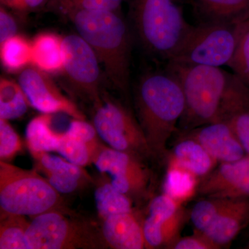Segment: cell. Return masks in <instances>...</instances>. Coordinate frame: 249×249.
I'll return each mask as SVG.
<instances>
[{"label": "cell", "mask_w": 249, "mask_h": 249, "mask_svg": "<svg viewBox=\"0 0 249 249\" xmlns=\"http://www.w3.org/2000/svg\"><path fill=\"white\" fill-rule=\"evenodd\" d=\"M165 67L179 80L184 93L180 132L229 122L249 109V86L235 73L219 67L178 62H167Z\"/></svg>", "instance_id": "6da1fadb"}, {"label": "cell", "mask_w": 249, "mask_h": 249, "mask_svg": "<svg viewBox=\"0 0 249 249\" xmlns=\"http://www.w3.org/2000/svg\"><path fill=\"white\" fill-rule=\"evenodd\" d=\"M137 118L155 158L168 155L167 145L185 109L179 80L165 67L141 77L134 94Z\"/></svg>", "instance_id": "7a4b0ae2"}, {"label": "cell", "mask_w": 249, "mask_h": 249, "mask_svg": "<svg viewBox=\"0 0 249 249\" xmlns=\"http://www.w3.org/2000/svg\"><path fill=\"white\" fill-rule=\"evenodd\" d=\"M64 14L93 49L111 85L124 94L128 93L131 37L124 18L112 11L71 10Z\"/></svg>", "instance_id": "3957f363"}, {"label": "cell", "mask_w": 249, "mask_h": 249, "mask_svg": "<svg viewBox=\"0 0 249 249\" xmlns=\"http://www.w3.org/2000/svg\"><path fill=\"white\" fill-rule=\"evenodd\" d=\"M130 14L142 47L166 63L175 56L193 27L185 19L179 0H132Z\"/></svg>", "instance_id": "277c9868"}, {"label": "cell", "mask_w": 249, "mask_h": 249, "mask_svg": "<svg viewBox=\"0 0 249 249\" xmlns=\"http://www.w3.org/2000/svg\"><path fill=\"white\" fill-rule=\"evenodd\" d=\"M52 211L69 212L61 194L37 170L0 160V214L31 218Z\"/></svg>", "instance_id": "5b68a950"}, {"label": "cell", "mask_w": 249, "mask_h": 249, "mask_svg": "<svg viewBox=\"0 0 249 249\" xmlns=\"http://www.w3.org/2000/svg\"><path fill=\"white\" fill-rule=\"evenodd\" d=\"M67 213L52 211L32 218L27 231L29 249L108 248L101 227Z\"/></svg>", "instance_id": "8992f818"}, {"label": "cell", "mask_w": 249, "mask_h": 249, "mask_svg": "<svg viewBox=\"0 0 249 249\" xmlns=\"http://www.w3.org/2000/svg\"><path fill=\"white\" fill-rule=\"evenodd\" d=\"M93 106L92 124L109 147L128 152L144 161L155 158L138 119L128 107L106 92Z\"/></svg>", "instance_id": "52a82bcc"}, {"label": "cell", "mask_w": 249, "mask_h": 249, "mask_svg": "<svg viewBox=\"0 0 249 249\" xmlns=\"http://www.w3.org/2000/svg\"><path fill=\"white\" fill-rule=\"evenodd\" d=\"M240 24L202 22L193 26L181 48L170 62L205 66H228L233 56Z\"/></svg>", "instance_id": "ba28073f"}, {"label": "cell", "mask_w": 249, "mask_h": 249, "mask_svg": "<svg viewBox=\"0 0 249 249\" xmlns=\"http://www.w3.org/2000/svg\"><path fill=\"white\" fill-rule=\"evenodd\" d=\"M64 66L69 81L76 93L93 105L101 101L100 61L91 46L78 34L62 38Z\"/></svg>", "instance_id": "9c48e42d"}, {"label": "cell", "mask_w": 249, "mask_h": 249, "mask_svg": "<svg viewBox=\"0 0 249 249\" xmlns=\"http://www.w3.org/2000/svg\"><path fill=\"white\" fill-rule=\"evenodd\" d=\"M93 164L101 173L110 175L112 186L132 200L143 199L148 193L151 173L136 156L104 145Z\"/></svg>", "instance_id": "30bf717a"}, {"label": "cell", "mask_w": 249, "mask_h": 249, "mask_svg": "<svg viewBox=\"0 0 249 249\" xmlns=\"http://www.w3.org/2000/svg\"><path fill=\"white\" fill-rule=\"evenodd\" d=\"M18 83L22 88L29 103L42 114H62L73 119L85 120V116L71 99L51 79L46 72L36 67H27L18 76Z\"/></svg>", "instance_id": "8fae6325"}, {"label": "cell", "mask_w": 249, "mask_h": 249, "mask_svg": "<svg viewBox=\"0 0 249 249\" xmlns=\"http://www.w3.org/2000/svg\"><path fill=\"white\" fill-rule=\"evenodd\" d=\"M198 193L206 197H249V155L235 161L220 163L201 178Z\"/></svg>", "instance_id": "7c38bea8"}, {"label": "cell", "mask_w": 249, "mask_h": 249, "mask_svg": "<svg viewBox=\"0 0 249 249\" xmlns=\"http://www.w3.org/2000/svg\"><path fill=\"white\" fill-rule=\"evenodd\" d=\"M199 142L219 163L235 161L247 155L228 122L217 123L181 132Z\"/></svg>", "instance_id": "4fadbf2b"}, {"label": "cell", "mask_w": 249, "mask_h": 249, "mask_svg": "<svg viewBox=\"0 0 249 249\" xmlns=\"http://www.w3.org/2000/svg\"><path fill=\"white\" fill-rule=\"evenodd\" d=\"M36 169L60 194L78 191L82 183L91 182L92 178L83 167L72 163L66 159L51 155L49 152H32Z\"/></svg>", "instance_id": "5bb4252c"}, {"label": "cell", "mask_w": 249, "mask_h": 249, "mask_svg": "<svg viewBox=\"0 0 249 249\" xmlns=\"http://www.w3.org/2000/svg\"><path fill=\"white\" fill-rule=\"evenodd\" d=\"M101 231L108 248L145 249L142 222L134 211L112 214L102 219Z\"/></svg>", "instance_id": "9a60e30c"}, {"label": "cell", "mask_w": 249, "mask_h": 249, "mask_svg": "<svg viewBox=\"0 0 249 249\" xmlns=\"http://www.w3.org/2000/svg\"><path fill=\"white\" fill-rule=\"evenodd\" d=\"M249 225V197L236 198L204 233L222 249Z\"/></svg>", "instance_id": "2e32d148"}, {"label": "cell", "mask_w": 249, "mask_h": 249, "mask_svg": "<svg viewBox=\"0 0 249 249\" xmlns=\"http://www.w3.org/2000/svg\"><path fill=\"white\" fill-rule=\"evenodd\" d=\"M168 162L189 170L201 179L219 163L199 142L181 135L170 152Z\"/></svg>", "instance_id": "e0dca14e"}, {"label": "cell", "mask_w": 249, "mask_h": 249, "mask_svg": "<svg viewBox=\"0 0 249 249\" xmlns=\"http://www.w3.org/2000/svg\"><path fill=\"white\" fill-rule=\"evenodd\" d=\"M199 23L240 24L249 20V0H191Z\"/></svg>", "instance_id": "ac0fdd59"}, {"label": "cell", "mask_w": 249, "mask_h": 249, "mask_svg": "<svg viewBox=\"0 0 249 249\" xmlns=\"http://www.w3.org/2000/svg\"><path fill=\"white\" fill-rule=\"evenodd\" d=\"M185 219L184 210L168 219L148 214L142 221L145 249H169L170 245L179 237Z\"/></svg>", "instance_id": "d6986e66"}, {"label": "cell", "mask_w": 249, "mask_h": 249, "mask_svg": "<svg viewBox=\"0 0 249 249\" xmlns=\"http://www.w3.org/2000/svg\"><path fill=\"white\" fill-rule=\"evenodd\" d=\"M31 64L46 73L63 71L62 37L51 33H42L32 42Z\"/></svg>", "instance_id": "ffe728a7"}, {"label": "cell", "mask_w": 249, "mask_h": 249, "mask_svg": "<svg viewBox=\"0 0 249 249\" xmlns=\"http://www.w3.org/2000/svg\"><path fill=\"white\" fill-rule=\"evenodd\" d=\"M52 114L36 116L26 127V144L32 152H56L60 133L52 127Z\"/></svg>", "instance_id": "44dd1931"}, {"label": "cell", "mask_w": 249, "mask_h": 249, "mask_svg": "<svg viewBox=\"0 0 249 249\" xmlns=\"http://www.w3.org/2000/svg\"><path fill=\"white\" fill-rule=\"evenodd\" d=\"M200 178L189 170L168 162L163 193L183 204L198 193Z\"/></svg>", "instance_id": "7402d4cb"}, {"label": "cell", "mask_w": 249, "mask_h": 249, "mask_svg": "<svg viewBox=\"0 0 249 249\" xmlns=\"http://www.w3.org/2000/svg\"><path fill=\"white\" fill-rule=\"evenodd\" d=\"M31 106L19 83L7 78L0 80V119L13 120L22 117Z\"/></svg>", "instance_id": "603a6c76"}, {"label": "cell", "mask_w": 249, "mask_h": 249, "mask_svg": "<svg viewBox=\"0 0 249 249\" xmlns=\"http://www.w3.org/2000/svg\"><path fill=\"white\" fill-rule=\"evenodd\" d=\"M95 200L101 220L112 214L133 212L132 199L112 186L110 181L101 183L95 191Z\"/></svg>", "instance_id": "cb8c5ba5"}, {"label": "cell", "mask_w": 249, "mask_h": 249, "mask_svg": "<svg viewBox=\"0 0 249 249\" xmlns=\"http://www.w3.org/2000/svg\"><path fill=\"white\" fill-rule=\"evenodd\" d=\"M29 224L25 216L0 214V249H29L27 239Z\"/></svg>", "instance_id": "d4e9b609"}, {"label": "cell", "mask_w": 249, "mask_h": 249, "mask_svg": "<svg viewBox=\"0 0 249 249\" xmlns=\"http://www.w3.org/2000/svg\"><path fill=\"white\" fill-rule=\"evenodd\" d=\"M0 45L1 63L8 71H22L31 63L32 42L23 36L17 34Z\"/></svg>", "instance_id": "484cf974"}, {"label": "cell", "mask_w": 249, "mask_h": 249, "mask_svg": "<svg viewBox=\"0 0 249 249\" xmlns=\"http://www.w3.org/2000/svg\"><path fill=\"white\" fill-rule=\"evenodd\" d=\"M233 199L206 197L195 204L190 213L196 230L205 232L219 217Z\"/></svg>", "instance_id": "4316f807"}, {"label": "cell", "mask_w": 249, "mask_h": 249, "mask_svg": "<svg viewBox=\"0 0 249 249\" xmlns=\"http://www.w3.org/2000/svg\"><path fill=\"white\" fill-rule=\"evenodd\" d=\"M56 152L69 161L83 168L93 164L99 153L85 142L72 138L65 132L60 133Z\"/></svg>", "instance_id": "83f0119b"}, {"label": "cell", "mask_w": 249, "mask_h": 249, "mask_svg": "<svg viewBox=\"0 0 249 249\" xmlns=\"http://www.w3.org/2000/svg\"><path fill=\"white\" fill-rule=\"evenodd\" d=\"M124 0H49L47 7L65 14L71 10L119 12Z\"/></svg>", "instance_id": "f1b7e54d"}, {"label": "cell", "mask_w": 249, "mask_h": 249, "mask_svg": "<svg viewBox=\"0 0 249 249\" xmlns=\"http://www.w3.org/2000/svg\"><path fill=\"white\" fill-rule=\"evenodd\" d=\"M228 67L249 86V20L242 23L237 47Z\"/></svg>", "instance_id": "f546056e"}, {"label": "cell", "mask_w": 249, "mask_h": 249, "mask_svg": "<svg viewBox=\"0 0 249 249\" xmlns=\"http://www.w3.org/2000/svg\"><path fill=\"white\" fill-rule=\"evenodd\" d=\"M22 147V141L9 121L0 119V160H12Z\"/></svg>", "instance_id": "4dcf8cb0"}, {"label": "cell", "mask_w": 249, "mask_h": 249, "mask_svg": "<svg viewBox=\"0 0 249 249\" xmlns=\"http://www.w3.org/2000/svg\"><path fill=\"white\" fill-rule=\"evenodd\" d=\"M65 133L72 138L85 142L95 151L99 152L104 146L94 125L85 120L73 119Z\"/></svg>", "instance_id": "1f68e13d"}, {"label": "cell", "mask_w": 249, "mask_h": 249, "mask_svg": "<svg viewBox=\"0 0 249 249\" xmlns=\"http://www.w3.org/2000/svg\"><path fill=\"white\" fill-rule=\"evenodd\" d=\"M183 210L182 204L163 193L155 196L148 205V214L162 219H171Z\"/></svg>", "instance_id": "d6a6232c"}, {"label": "cell", "mask_w": 249, "mask_h": 249, "mask_svg": "<svg viewBox=\"0 0 249 249\" xmlns=\"http://www.w3.org/2000/svg\"><path fill=\"white\" fill-rule=\"evenodd\" d=\"M170 249H219L204 232L195 229L194 233L186 237H178L170 247Z\"/></svg>", "instance_id": "836d02e7"}, {"label": "cell", "mask_w": 249, "mask_h": 249, "mask_svg": "<svg viewBox=\"0 0 249 249\" xmlns=\"http://www.w3.org/2000/svg\"><path fill=\"white\" fill-rule=\"evenodd\" d=\"M228 123L249 155V109L237 114Z\"/></svg>", "instance_id": "e575fe53"}, {"label": "cell", "mask_w": 249, "mask_h": 249, "mask_svg": "<svg viewBox=\"0 0 249 249\" xmlns=\"http://www.w3.org/2000/svg\"><path fill=\"white\" fill-rule=\"evenodd\" d=\"M18 26L16 19L6 7L0 8V45L17 35Z\"/></svg>", "instance_id": "d590c367"}, {"label": "cell", "mask_w": 249, "mask_h": 249, "mask_svg": "<svg viewBox=\"0 0 249 249\" xmlns=\"http://www.w3.org/2000/svg\"><path fill=\"white\" fill-rule=\"evenodd\" d=\"M49 0H0L1 6L6 8L26 13L35 11L47 6Z\"/></svg>", "instance_id": "8d00e7d4"}]
</instances>
